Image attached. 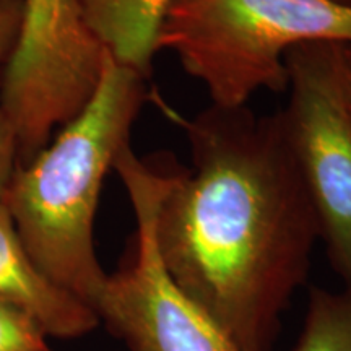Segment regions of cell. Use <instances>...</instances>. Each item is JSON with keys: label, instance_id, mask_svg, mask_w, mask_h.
I'll use <instances>...</instances> for the list:
<instances>
[{"label": "cell", "instance_id": "cell-14", "mask_svg": "<svg viewBox=\"0 0 351 351\" xmlns=\"http://www.w3.org/2000/svg\"><path fill=\"white\" fill-rule=\"evenodd\" d=\"M332 2L341 3V5H350L351 7V0H332Z\"/></svg>", "mask_w": 351, "mask_h": 351}, {"label": "cell", "instance_id": "cell-5", "mask_svg": "<svg viewBox=\"0 0 351 351\" xmlns=\"http://www.w3.org/2000/svg\"><path fill=\"white\" fill-rule=\"evenodd\" d=\"M106 56L80 0H25L19 39L0 73V103L19 137L20 165L86 106Z\"/></svg>", "mask_w": 351, "mask_h": 351}, {"label": "cell", "instance_id": "cell-8", "mask_svg": "<svg viewBox=\"0 0 351 351\" xmlns=\"http://www.w3.org/2000/svg\"><path fill=\"white\" fill-rule=\"evenodd\" d=\"M85 23L122 67L148 78L171 0H80Z\"/></svg>", "mask_w": 351, "mask_h": 351}, {"label": "cell", "instance_id": "cell-11", "mask_svg": "<svg viewBox=\"0 0 351 351\" xmlns=\"http://www.w3.org/2000/svg\"><path fill=\"white\" fill-rule=\"evenodd\" d=\"M19 165V137L10 117L0 103V202L3 200Z\"/></svg>", "mask_w": 351, "mask_h": 351}, {"label": "cell", "instance_id": "cell-3", "mask_svg": "<svg viewBox=\"0 0 351 351\" xmlns=\"http://www.w3.org/2000/svg\"><path fill=\"white\" fill-rule=\"evenodd\" d=\"M351 44V7L332 0H171L158 52L169 51L210 104L247 106L283 93L287 56L302 44Z\"/></svg>", "mask_w": 351, "mask_h": 351}, {"label": "cell", "instance_id": "cell-12", "mask_svg": "<svg viewBox=\"0 0 351 351\" xmlns=\"http://www.w3.org/2000/svg\"><path fill=\"white\" fill-rule=\"evenodd\" d=\"M25 0H0V65H5L23 21Z\"/></svg>", "mask_w": 351, "mask_h": 351}, {"label": "cell", "instance_id": "cell-1", "mask_svg": "<svg viewBox=\"0 0 351 351\" xmlns=\"http://www.w3.org/2000/svg\"><path fill=\"white\" fill-rule=\"evenodd\" d=\"M152 101L191 150V168L173 166L156 207L161 261L241 350L271 351L320 239L282 111L210 104L186 117L155 91Z\"/></svg>", "mask_w": 351, "mask_h": 351}, {"label": "cell", "instance_id": "cell-9", "mask_svg": "<svg viewBox=\"0 0 351 351\" xmlns=\"http://www.w3.org/2000/svg\"><path fill=\"white\" fill-rule=\"evenodd\" d=\"M293 351H351V288H311L304 327Z\"/></svg>", "mask_w": 351, "mask_h": 351}, {"label": "cell", "instance_id": "cell-10", "mask_svg": "<svg viewBox=\"0 0 351 351\" xmlns=\"http://www.w3.org/2000/svg\"><path fill=\"white\" fill-rule=\"evenodd\" d=\"M32 315L0 300V351H51Z\"/></svg>", "mask_w": 351, "mask_h": 351}, {"label": "cell", "instance_id": "cell-13", "mask_svg": "<svg viewBox=\"0 0 351 351\" xmlns=\"http://www.w3.org/2000/svg\"><path fill=\"white\" fill-rule=\"evenodd\" d=\"M337 75L351 116V44H337Z\"/></svg>", "mask_w": 351, "mask_h": 351}, {"label": "cell", "instance_id": "cell-2", "mask_svg": "<svg viewBox=\"0 0 351 351\" xmlns=\"http://www.w3.org/2000/svg\"><path fill=\"white\" fill-rule=\"evenodd\" d=\"M152 91L147 78L108 54L86 106L19 165L2 200L43 274L93 311L108 278L95 249L101 187Z\"/></svg>", "mask_w": 351, "mask_h": 351}, {"label": "cell", "instance_id": "cell-4", "mask_svg": "<svg viewBox=\"0 0 351 351\" xmlns=\"http://www.w3.org/2000/svg\"><path fill=\"white\" fill-rule=\"evenodd\" d=\"M112 169L130 199L137 234L132 261L108 275L95 307L99 322L130 351H243L176 285L158 252L153 221L173 165H148L129 143Z\"/></svg>", "mask_w": 351, "mask_h": 351}, {"label": "cell", "instance_id": "cell-7", "mask_svg": "<svg viewBox=\"0 0 351 351\" xmlns=\"http://www.w3.org/2000/svg\"><path fill=\"white\" fill-rule=\"evenodd\" d=\"M0 300L20 307L46 335L78 339L98 327V314L47 278L21 243L0 202Z\"/></svg>", "mask_w": 351, "mask_h": 351}, {"label": "cell", "instance_id": "cell-6", "mask_svg": "<svg viewBox=\"0 0 351 351\" xmlns=\"http://www.w3.org/2000/svg\"><path fill=\"white\" fill-rule=\"evenodd\" d=\"M285 132L319 221L333 271L351 288V116L337 75V44L287 56Z\"/></svg>", "mask_w": 351, "mask_h": 351}]
</instances>
